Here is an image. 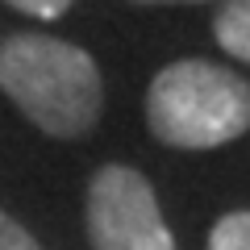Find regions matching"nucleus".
<instances>
[{"mask_svg": "<svg viewBox=\"0 0 250 250\" xmlns=\"http://www.w3.org/2000/svg\"><path fill=\"white\" fill-rule=\"evenodd\" d=\"M0 92L50 138H83L104 108L96 59L46 34L0 42Z\"/></svg>", "mask_w": 250, "mask_h": 250, "instance_id": "nucleus-1", "label": "nucleus"}, {"mask_svg": "<svg viewBox=\"0 0 250 250\" xmlns=\"http://www.w3.org/2000/svg\"><path fill=\"white\" fill-rule=\"evenodd\" d=\"M88 242L92 250H175V238L154 200V188L142 171L108 163L92 175Z\"/></svg>", "mask_w": 250, "mask_h": 250, "instance_id": "nucleus-3", "label": "nucleus"}, {"mask_svg": "<svg viewBox=\"0 0 250 250\" xmlns=\"http://www.w3.org/2000/svg\"><path fill=\"white\" fill-rule=\"evenodd\" d=\"M134 4H200V0H134Z\"/></svg>", "mask_w": 250, "mask_h": 250, "instance_id": "nucleus-8", "label": "nucleus"}, {"mask_svg": "<svg viewBox=\"0 0 250 250\" xmlns=\"http://www.w3.org/2000/svg\"><path fill=\"white\" fill-rule=\"evenodd\" d=\"M146 125L175 150L225 146L250 129V83L205 59L171 62L146 92Z\"/></svg>", "mask_w": 250, "mask_h": 250, "instance_id": "nucleus-2", "label": "nucleus"}, {"mask_svg": "<svg viewBox=\"0 0 250 250\" xmlns=\"http://www.w3.org/2000/svg\"><path fill=\"white\" fill-rule=\"evenodd\" d=\"M0 250H42V246L29 238L25 225H17L9 213H0Z\"/></svg>", "mask_w": 250, "mask_h": 250, "instance_id": "nucleus-6", "label": "nucleus"}, {"mask_svg": "<svg viewBox=\"0 0 250 250\" xmlns=\"http://www.w3.org/2000/svg\"><path fill=\"white\" fill-rule=\"evenodd\" d=\"M208 250H250V213H225L208 233Z\"/></svg>", "mask_w": 250, "mask_h": 250, "instance_id": "nucleus-5", "label": "nucleus"}, {"mask_svg": "<svg viewBox=\"0 0 250 250\" xmlns=\"http://www.w3.org/2000/svg\"><path fill=\"white\" fill-rule=\"evenodd\" d=\"M9 4L29 13V17H38V21H54V17H62V13L71 9V0H9Z\"/></svg>", "mask_w": 250, "mask_h": 250, "instance_id": "nucleus-7", "label": "nucleus"}, {"mask_svg": "<svg viewBox=\"0 0 250 250\" xmlns=\"http://www.w3.org/2000/svg\"><path fill=\"white\" fill-rule=\"evenodd\" d=\"M213 38L225 54L250 62V0H229L213 21Z\"/></svg>", "mask_w": 250, "mask_h": 250, "instance_id": "nucleus-4", "label": "nucleus"}]
</instances>
